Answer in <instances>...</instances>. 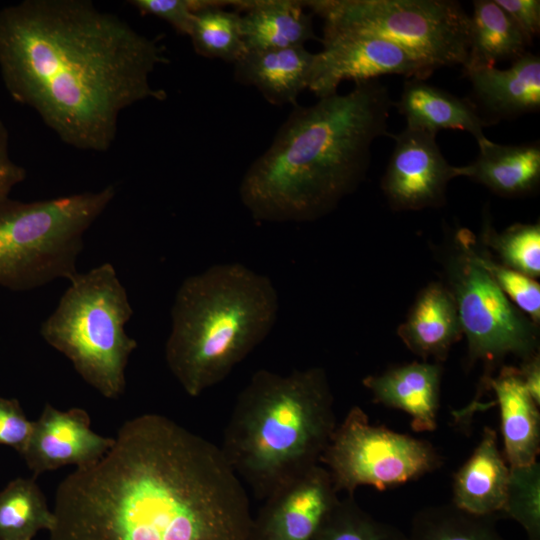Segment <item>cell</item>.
<instances>
[{
    "instance_id": "obj_1",
    "label": "cell",
    "mask_w": 540,
    "mask_h": 540,
    "mask_svg": "<svg viewBox=\"0 0 540 540\" xmlns=\"http://www.w3.org/2000/svg\"><path fill=\"white\" fill-rule=\"evenodd\" d=\"M49 540H251L243 482L220 447L154 413L58 485Z\"/></svg>"
},
{
    "instance_id": "obj_2",
    "label": "cell",
    "mask_w": 540,
    "mask_h": 540,
    "mask_svg": "<svg viewBox=\"0 0 540 540\" xmlns=\"http://www.w3.org/2000/svg\"><path fill=\"white\" fill-rule=\"evenodd\" d=\"M156 39L88 0H24L0 10V74L65 144L107 152L120 114L165 90L150 76L168 61Z\"/></svg>"
},
{
    "instance_id": "obj_3",
    "label": "cell",
    "mask_w": 540,
    "mask_h": 540,
    "mask_svg": "<svg viewBox=\"0 0 540 540\" xmlns=\"http://www.w3.org/2000/svg\"><path fill=\"white\" fill-rule=\"evenodd\" d=\"M392 105L377 79L296 105L241 180L245 208L261 222L314 221L333 211L365 179L371 146L387 134Z\"/></svg>"
},
{
    "instance_id": "obj_4",
    "label": "cell",
    "mask_w": 540,
    "mask_h": 540,
    "mask_svg": "<svg viewBox=\"0 0 540 540\" xmlns=\"http://www.w3.org/2000/svg\"><path fill=\"white\" fill-rule=\"evenodd\" d=\"M337 424L323 368L285 375L260 369L238 395L220 449L240 480L265 500L320 464Z\"/></svg>"
},
{
    "instance_id": "obj_5",
    "label": "cell",
    "mask_w": 540,
    "mask_h": 540,
    "mask_svg": "<svg viewBox=\"0 0 540 540\" xmlns=\"http://www.w3.org/2000/svg\"><path fill=\"white\" fill-rule=\"evenodd\" d=\"M278 310L271 279L243 264H216L187 277L171 308V373L189 396H200L268 336Z\"/></svg>"
},
{
    "instance_id": "obj_6",
    "label": "cell",
    "mask_w": 540,
    "mask_h": 540,
    "mask_svg": "<svg viewBox=\"0 0 540 540\" xmlns=\"http://www.w3.org/2000/svg\"><path fill=\"white\" fill-rule=\"evenodd\" d=\"M40 334L66 356L81 378L107 399L126 389V367L137 341L125 325L133 315L115 268L105 262L77 273Z\"/></svg>"
},
{
    "instance_id": "obj_7",
    "label": "cell",
    "mask_w": 540,
    "mask_h": 540,
    "mask_svg": "<svg viewBox=\"0 0 540 540\" xmlns=\"http://www.w3.org/2000/svg\"><path fill=\"white\" fill-rule=\"evenodd\" d=\"M116 194L109 185L99 191L22 202L0 198V286L31 290L72 279L85 232Z\"/></svg>"
},
{
    "instance_id": "obj_8",
    "label": "cell",
    "mask_w": 540,
    "mask_h": 540,
    "mask_svg": "<svg viewBox=\"0 0 540 540\" xmlns=\"http://www.w3.org/2000/svg\"><path fill=\"white\" fill-rule=\"evenodd\" d=\"M306 8L324 25L378 36L434 69L465 65L470 16L449 0H311Z\"/></svg>"
},
{
    "instance_id": "obj_9",
    "label": "cell",
    "mask_w": 540,
    "mask_h": 540,
    "mask_svg": "<svg viewBox=\"0 0 540 540\" xmlns=\"http://www.w3.org/2000/svg\"><path fill=\"white\" fill-rule=\"evenodd\" d=\"M475 236L466 228L456 231L442 263L467 338L468 362L488 368L508 355L522 362L539 354V329L502 292L474 254Z\"/></svg>"
},
{
    "instance_id": "obj_10",
    "label": "cell",
    "mask_w": 540,
    "mask_h": 540,
    "mask_svg": "<svg viewBox=\"0 0 540 540\" xmlns=\"http://www.w3.org/2000/svg\"><path fill=\"white\" fill-rule=\"evenodd\" d=\"M442 463L432 444L372 425L359 406H353L337 424L320 459L336 491L348 496L360 486L383 491L417 480Z\"/></svg>"
},
{
    "instance_id": "obj_11",
    "label": "cell",
    "mask_w": 540,
    "mask_h": 540,
    "mask_svg": "<svg viewBox=\"0 0 540 540\" xmlns=\"http://www.w3.org/2000/svg\"><path fill=\"white\" fill-rule=\"evenodd\" d=\"M322 45L308 87L318 98L337 93L344 80L357 83L393 74L425 79L435 70L395 43L349 28L324 25Z\"/></svg>"
},
{
    "instance_id": "obj_12",
    "label": "cell",
    "mask_w": 540,
    "mask_h": 540,
    "mask_svg": "<svg viewBox=\"0 0 540 540\" xmlns=\"http://www.w3.org/2000/svg\"><path fill=\"white\" fill-rule=\"evenodd\" d=\"M394 148L381 189L393 210L415 211L445 203L451 179L457 177L436 143V134L406 127L391 135Z\"/></svg>"
},
{
    "instance_id": "obj_13",
    "label": "cell",
    "mask_w": 540,
    "mask_h": 540,
    "mask_svg": "<svg viewBox=\"0 0 540 540\" xmlns=\"http://www.w3.org/2000/svg\"><path fill=\"white\" fill-rule=\"evenodd\" d=\"M327 469L315 465L265 499L251 540H312L339 498Z\"/></svg>"
},
{
    "instance_id": "obj_14",
    "label": "cell",
    "mask_w": 540,
    "mask_h": 540,
    "mask_svg": "<svg viewBox=\"0 0 540 540\" xmlns=\"http://www.w3.org/2000/svg\"><path fill=\"white\" fill-rule=\"evenodd\" d=\"M114 437L91 429V419L83 408L63 411L46 403L21 454L37 477L64 466L76 468L94 464L112 447Z\"/></svg>"
},
{
    "instance_id": "obj_15",
    "label": "cell",
    "mask_w": 540,
    "mask_h": 540,
    "mask_svg": "<svg viewBox=\"0 0 540 540\" xmlns=\"http://www.w3.org/2000/svg\"><path fill=\"white\" fill-rule=\"evenodd\" d=\"M441 377L440 363L414 361L366 376L362 384L375 403L410 415L414 431L432 432L437 428Z\"/></svg>"
},
{
    "instance_id": "obj_16",
    "label": "cell",
    "mask_w": 540,
    "mask_h": 540,
    "mask_svg": "<svg viewBox=\"0 0 540 540\" xmlns=\"http://www.w3.org/2000/svg\"><path fill=\"white\" fill-rule=\"evenodd\" d=\"M397 334L405 346L425 361L446 360L463 336L456 302L442 282H431L417 295Z\"/></svg>"
},
{
    "instance_id": "obj_17",
    "label": "cell",
    "mask_w": 540,
    "mask_h": 540,
    "mask_svg": "<svg viewBox=\"0 0 540 540\" xmlns=\"http://www.w3.org/2000/svg\"><path fill=\"white\" fill-rule=\"evenodd\" d=\"M475 98L494 120L513 118L540 108V58L525 52L510 67L464 69Z\"/></svg>"
},
{
    "instance_id": "obj_18",
    "label": "cell",
    "mask_w": 540,
    "mask_h": 540,
    "mask_svg": "<svg viewBox=\"0 0 540 540\" xmlns=\"http://www.w3.org/2000/svg\"><path fill=\"white\" fill-rule=\"evenodd\" d=\"M509 474L497 433L485 426L471 456L454 474L452 504L473 515L501 518Z\"/></svg>"
},
{
    "instance_id": "obj_19",
    "label": "cell",
    "mask_w": 540,
    "mask_h": 540,
    "mask_svg": "<svg viewBox=\"0 0 540 540\" xmlns=\"http://www.w3.org/2000/svg\"><path fill=\"white\" fill-rule=\"evenodd\" d=\"M315 53L304 46L247 51L234 63L237 83L255 87L271 104L297 105L309 87Z\"/></svg>"
},
{
    "instance_id": "obj_20",
    "label": "cell",
    "mask_w": 540,
    "mask_h": 540,
    "mask_svg": "<svg viewBox=\"0 0 540 540\" xmlns=\"http://www.w3.org/2000/svg\"><path fill=\"white\" fill-rule=\"evenodd\" d=\"M485 383L495 392L499 405L509 467L533 464L540 451L539 406L527 392L519 369L504 366L496 377L485 378Z\"/></svg>"
},
{
    "instance_id": "obj_21",
    "label": "cell",
    "mask_w": 540,
    "mask_h": 540,
    "mask_svg": "<svg viewBox=\"0 0 540 540\" xmlns=\"http://www.w3.org/2000/svg\"><path fill=\"white\" fill-rule=\"evenodd\" d=\"M406 119L407 126L437 134L442 129L470 133L478 146L487 140L484 127L488 122L468 99L459 98L427 83L422 78L405 81L399 100L394 103Z\"/></svg>"
},
{
    "instance_id": "obj_22",
    "label": "cell",
    "mask_w": 540,
    "mask_h": 540,
    "mask_svg": "<svg viewBox=\"0 0 540 540\" xmlns=\"http://www.w3.org/2000/svg\"><path fill=\"white\" fill-rule=\"evenodd\" d=\"M240 13L243 41L247 51L304 46L316 39L313 13L303 1H230Z\"/></svg>"
},
{
    "instance_id": "obj_23",
    "label": "cell",
    "mask_w": 540,
    "mask_h": 540,
    "mask_svg": "<svg viewBox=\"0 0 540 540\" xmlns=\"http://www.w3.org/2000/svg\"><path fill=\"white\" fill-rule=\"evenodd\" d=\"M456 173L502 197L531 194L540 183L539 143L501 145L487 140L479 146L477 158L468 165L456 166Z\"/></svg>"
},
{
    "instance_id": "obj_24",
    "label": "cell",
    "mask_w": 540,
    "mask_h": 540,
    "mask_svg": "<svg viewBox=\"0 0 540 540\" xmlns=\"http://www.w3.org/2000/svg\"><path fill=\"white\" fill-rule=\"evenodd\" d=\"M473 7L469 52L463 70L514 61L526 52L528 43L523 34L494 0H476Z\"/></svg>"
},
{
    "instance_id": "obj_25",
    "label": "cell",
    "mask_w": 540,
    "mask_h": 540,
    "mask_svg": "<svg viewBox=\"0 0 540 540\" xmlns=\"http://www.w3.org/2000/svg\"><path fill=\"white\" fill-rule=\"evenodd\" d=\"M54 524V512L35 477L15 478L0 490V540H33Z\"/></svg>"
},
{
    "instance_id": "obj_26",
    "label": "cell",
    "mask_w": 540,
    "mask_h": 540,
    "mask_svg": "<svg viewBox=\"0 0 540 540\" xmlns=\"http://www.w3.org/2000/svg\"><path fill=\"white\" fill-rule=\"evenodd\" d=\"M223 2L199 0L189 34L198 55L235 63L246 52L240 13L222 8Z\"/></svg>"
},
{
    "instance_id": "obj_27",
    "label": "cell",
    "mask_w": 540,
    "mask_h": 540,
    "mask_svg": "<svg viewBox=\"0 0 540 540\" xmlns=\"http://www.w3.org/2000/svg\"><path fill=\"white\" fill-rule=\"evenodd\" d=\"M498 516L467 513L452 503L418 511L410 540H505L496 527Z\"/></svg>"
},
{
    "instance_id": "obj_28",
    "label": "cell",
    "mask_w": 540,
    "mask_h": 540,
    "mask_svg": "<svg viewBox=\"0 0 540 540\" xmlns=\"http://www.w3.org/2000/svg\"><path fill=\"white\" fill-rule=\"evenodd\" d=\"M482 244L490 247L500 263L525 276H540V224L516 223L497 232L486 218L483 224Z\"/></svg>"
},
{
    "instance_id": "obj_29",
    "label": "cell",
    "mask_w": 540,
    "mask_h": 540,
    "mask_svg": "<svg viewBox=\"0 0 540 540\" xmlns=\"http://www.w3.org/2000/svg\"><path fill=\"white\" fill-rule=\"evenodd\" d=\"M312 540H410L398 528L363 510L353 496L339 499Z\"/></svg>"
},
{
    "instance_id": "obj_30",
    "label": "cell",
    "mask_w": 540,
    "mask_h": 540,
    "mask_svg": "<svg viewBox=\"0 0 540 540\" xmlns=\"http://www.w3.org/2000/svg\"><path fill=\"white\" fill-rule=\"evenodd\" d=\"M515 520L527 540H540V464L510 467L506 500L501 517Z\"/></svg>"
},
{
    "instance_id": "obj_31",
    "label": "cell",
    "mask_w": 540,
    "mask_h": 540,
    "mask_svg": "<svg viewBox=\"0 0 540 540\" xmlns=\"http://www.w3.org/2000/svg\"><path fill=\"white\" fill-rule=\"evenodd\" d=\"M474 254L479 264L490 275L508 299L537 325L540 322V285L500 262L475 242Z\"/></svg>"
},
{
    "instance_id": "obj_32",
    "label": "cell",
    "mask_w": 540,
    "mask_h": 540,
    "mask_svg": "<svg viewBox=\"0 0 540 540\" xmlns=\"http://www.w3.org/2000/svg\"><path fill=\"white\" fill-rule=\"evenodd\" d=\"M142 15H152L170 24L177 33L189 36L199 0H131Z\"/></svg>"
},
{
    "instance_id": "obj_33",
    "label": "cell",
    "mask_w": 540,
    "mask_h": 540,
    "mask_svg": "<svg viewBox=\"0 0 540 540\" xmlns=\"http://www.w3.org/2000/svg\"><path fill=\"white\" fill-rule=\"evenodd\" d=\"M30 421L19 401L0 395V444L23 453L32 432Z\"/></svg>"
},
{
    "instance_id": "obj_34",
    "label": "cell",
    "mask_w": 540,
    "mask_h": 540,
    "mask_svg": "<svg viewBox=\"0 0 540 540\" xmlns=\"http://www.w3.org/2000/svg\"><path fill=\"white\" fill-rule=\"evenodd\" d=\"M511 18L523 34L528 45L540 31L539 0H494Z\"/></svg>"
},
{
    "instance_id": "obj_35",
    "label": "cell",
    "mask_w": 540,
    "mask_h": 540,
    "mask_svg": "<svg viewBox=\"0 0 540 540\" xmlns=\"http://www.w3.org/2000/svg\"><path fill=\"white\" fill-rule=\"evenodd\" d=\"M25 177V169L11 157L8 130L0 118V198L9 196Z\"/></svg>"
},
{
    "instance_id": "obj_36",
    "label": "cell",
    "mask_w": 540,
    "mask_h": 540,
    "mask_svg": "<svg viewBox=\"0 0 540 540\" xmlns=\"http://www.w3.org/2000/svg\"><path fill=\"white\" fill-rule=\"evenodd\" d=\"M519 373L523 384L537 406H540V356L522 362Z\"/></svg>"
}]
</instances>
